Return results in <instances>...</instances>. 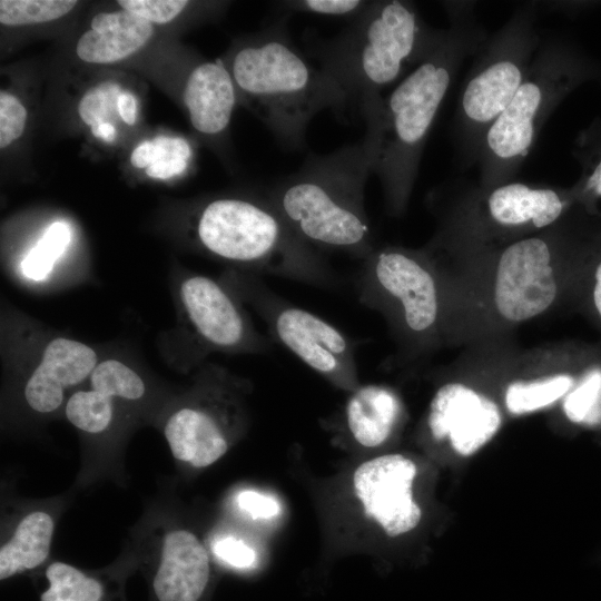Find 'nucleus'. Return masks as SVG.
Returning <instances> with one entry per match:
<instances>
[{"instance_id":"f257e3e1","label":"nucleus","mask_w":601,"mask_h":601,"mask_svg":"<svg viewBox=\"0 0 601 601\" xmlns=\"http://www.w3.org/2000/svg\"><path fill=\"white\" fill-rule=\"evenodd\" d=\"M450 26L442 43L384 95L363 137L380 180L387 214L406 210L424 147L464 60L479 52L486 33L470 2H445Z\"/></svg>"},{"instance_id":"f03ea898","label":"nucleus","mask_w":601,"mask_h":601,"mask_svg":"<svg viewBox=\"0 0 601 601\" xmlns=\"http://www.w3.org/2000/svg\"><path fill=\"white\" fill-rule=\"evenodd\" d=\"M446 29H434L416 6L404 0L371 1L332 38L306 33L307 56L341 88L347 109L366 122L383 92L393 88L444 40Z\"/></svg>"},{"instance_id":"7ed1b4c3","label":"nucleus","mask_w":601,"mask_h":601,"mask_svg":"<svg viewBox=\"0 0 601 601\" xmlns=\"http://www.w3.org/2000/svg\"><path fill=\"white\" fill-rule=\"evenodd\" d=\"M289 16H280L264 31L236 46L227 63L238 96L288 150L305 146L312 119L332 110L346 119L341 88L293 42Z\"/></svg>"},{"instance_id":"20e7f679","label":"nucleus","mask_w":601,"mask_h":601,"mask_svg":"<svg viewBox=\"0 0 601 601\" xmlns=\"http://www.w3.org/2000/svg\"><path fill=\"white\" fill-rule=\"evenodd\" d=\"M372 157L364 139L328 154H309L297 171L264 194L304 243L358 260L376 246L365 208Z\"/></svg>"},{"instance_id":"39448f33","label":"nucleus","mask_w":601,"mask_h":601,"mask_svg":"<svg viewBox=\"0 0 601 601\" xmlns=\"http://www.w3.org/2000/svg\"><path fill=\"white\" fill-rule=\"evenodd\" d=\"M354 276L358 302L380 313L398 343L400 362L436 348L447 329V292L440 258L427 247H375Z\"/></svg>"},{"instance_id":"423d86ee","label":"nucleus","mask_w":601,"mask_h":601,"mask_svg":"<svg viewBox=\"0 0 601 601\" xmlns=\"http://www.w3.org/2000/svg\"><path fill=\"white\" fill-rule=\"evenodd\" d=\"M601 79V65L566 40L541 45L526 78L489 128L477 160L481 188L514 180L555 108L580 86Z\"/></svg>"},{"instance_id":"0eeeda50","label":"nucleus","mask_w":601,"mask_h":601,"mask_svg":"<svg viewBox=\"0 0 601 601\" xmlns=\"http://www.w3.org/2000/svg\"><path fill=\"white\" fill-rule=\"evenodd\" d=\"M536 4L524 3L486 38L461 89L454 135L465 160L476 162L484 137L528 76L541 40Z\"/></svg>"},{"instance_id":"6e6552de","label":"nucleus","mask_w":601,"mask_h":601,"mask_svg":"<svg viewBox=\"0 0 601 601\" xmlns=\"http://www.w3.org/2000/svg\"><path fill=\"white\" fill-rule=\"evenodd\" d=\"M574 205L572 188L511 180L477 187L453 207L435 240L457 247H497L542 231L561 220Z\"/></svg>"},{"instance_id":"1a4fd4ad","label":"nucleus","mask_w":601,"mask_h":601,"mask_svg":"<svg viewBox=\"0 0 601 601\" xmlns=\"http://www.w3.org/2000/svg\"><path fill=\"white\" fill-rule=\"evenodd\" d=\"M568 214L536 234L497 247L471 248L483 250L492 259L491 303L504 323L531 321L556 300L558 265L571 246Z\"/></svg>"},{"instance_id":"9d476101","label":"nucleus","mask_w":601,"mask_h":601,"mask_svg":"<svg viewBox=\"0 0 601 601\" xmlns=\"http://www.w3.org/2000/svg\"><path fill=\"white\" fill-rule=\"evenodd\" d=\"M240 282L244 297L267 324L272 342L283 345L334 385L346 390L358 386V341L318 315L283 298L255 275Z\"/></svg>"},{"instance_id":"9b49d317","label":"nucleus","mask_w":601,"mask_h":601,"mask_svg":"<svg viewBox=\"0 0 601 601\" xmlns=\"http://www.w3.org/2000/svg\"><path fill=\"white\" fill-rule=\"evenodd\" d=\"M503 417L497 403L460 382L449 381L435 391L426 415V427L437 442L446 441L462 456L484 447L500 431Z\"/></svg>"},{"instance_id":"f8f14e48","label":"nucleus","mask_w":601,"mask_h":601,"mask_svg":"<svg viewBox=\"0 0 601 601\" xmlns=\"http://www.w3.org/2000/svg\"><path fill=\"white\" fill-rule=\"evenodd\" d=\"M417 473L414 462L402 454H385L362 463L353 476L354 490L364 512L388 536L415 529L422 510L413 499Z\"/></svg>"},{"instance_id":"ddd939ff","label":"nucleus","mask_w":601,"mask_h":601,"mask_svg":"<svg viewBox=\"0 0 601 601\" xmlns=\"http://www.w3.org/2000/svg\"><path fill=\"white\" fill-rule=\"evenodd\" d=\"M183 304L198 336L223 349L267 352L273 342L249 325L246 315L215 280L196 275L180 287Z\"/></svg>"},{"instance_id":"4468645a","label":"nucleus","mask_w":601,"mask_h":601,"mask_svg":"<svg viewBox=\"0 0 601 601\" xmlns=\"http://www.w3.org/2000/svg\"><path fill=\"white\" fill-rule=\"evenodd\" d=\"M96 362V353L80 342L63 337L51 341L24 387L29 406L40 413L55 411L62 403L63 390L83 381Z\"/></svg>"},{"instance_id":"2eb2a0df","label":"nucleus","mask_w":601,"mask_h":601,"mask_svg":"<svg viewBox=\"0 0 601 601\" xmlns=\"http://www.w3.org/2000/svg\"><path fill=\"white\" fill-rule=\"evenodd\" d=\"M237 99L233 77L220 60L196 65L183 90L191 126L209 139H218L227 131Z\"/></svg>"},{"instance_id":"dca6fc26","label":"nucleus","mask_w":601,"mask_h":601,"mask_svg":"<svg viewBox=\"0 0 601 601\" xmlns=\"http://www.w3.org/2000/svg\"><path fill=\"white\" fill-rule=\"evenodd\" d=\"M209 575L208 553L194 533L176 530L165 536L154 579L158 601H199Z\"/></svg>"},{"instance_id":"f3484780","label":"nucleus","mask_w":601,"mask_h":601,"mask_svg":"<svg viewBox=\"0 0 601 601\" xmlns=\"http://www.w3.org/2000/svg\"><path fill=\"white\" fill-rule=\"evenodd\" d=\"M152 35V24L130 12H100L79 38L76 53L88 63H114L137 52Z\"/></svg>"},{"instance_id":"a211bd4d","label":"nucleus","mask_w":601,"mask_h":601,"mask_svg":"<svg viewBox=\"0 0 601 601\" xmlns=\"http://www.w3.org/2000/svg\"><path fill=\"white\" fill-rule=\"evenodd\" d=\"M403 405L397 393L385 385H358L344 407V423L353 440L364 447L384 444L397 428Z\"/></svg>"},{"instance_id":"6ab92c4d","label":"nucleus","mask_w":601,"mask_h":601,"mask_svg":"<svg viewBox=\"0 0 601 601\" xmlns=\"http://www.w3.org/2000/svg\"><path fill=\"white\" fill-rule=\"evenodd\" d=\"M165 436L175 459L194 467H206L219 460L228 442L218 421L208 412L183 407L167 421Z\"/></svg>"},{"instance_id":"aec40b11","label":"nucleus","mask_w":601,"mask_h":601,"mask_svg":"<svg viewBox=\"0 0 601 601\" xmlns=\"http://www.w3.org/2000/svg\"><path fill=\"white\" fill-rule=\"evenodd\" d=\"M53 529V520L46 512L26 515L12 538L0 549V579L42 564L49 555Z\"/></svg>"},{"instance_id":"412c9836","label":"nucleus","mask_w":601,"mask_h":601,"mask_svg":"<svg viewBox=\"0 0 601 601\" xmlns=\"http://www.w3.org/2000/svg\"><path fill=\"white\" fill-rule=\"evenodd\" d=\"M574 384V376L564 371L518 378L506 385L504 405L512 415H528L563 400Z\"/></svg>"},{"instance_id":"4be33fe9","label":"nucleus","mask_w":601,"mask_h":601,"mask_svg":"<svg viewBox=\"0 0 601 601\" xmlns=\"http://www.w3.org/2000/svg\"><path fill=\"white\" fill-rule=\"evenodd\" d=\"M575 158L581 176L571 187L578 205L593 210L601 199V119H595L575 140Z\"/></svg>"},{"instance_id":"5701e85b","label":"nucleus","mask_w":601,"mask_h":601,"mask_svg":"<svg viewBox=\"0 0 601 601\" xmlns=\"http://www.w3.org/2000/svg\"><path fill=\"white\" fill-rule=\"evenodd\" d=\"M49 588L41 594V601H100L102 585L79 569L53 562L46 570Z\"/></svg>"},{"instance_id":"b1692460","label":"nucleus","mask_w":601,"mask_h":601,"mask_svg":"<svg viewBox=\"0 0 601 601\" xmlns=\"http://www.w3.org/2000/svg\"><path fill=\"white\" fill-rule=\"evenodd\" d=\"M70 238V228L65 221L51 224L23 258L21 263L23 275L32 280L45 279L55 262L65 253Z\"/></svg>"},{"instance_id":"393cba45","label":"nucleus","mask_w":601,"mask_h":601,"mask_svg":"<svg viewBox=\"0 0 601 601\" xmlns=\"http://www.w3.org/2000/svg\"><path fill=\"white\" fill-rule=\"evenodd\" d=\"M77 3L75 0H1L0 22L10 27L45 23L67 16Z\"/></svg>"},{"instance_id":"a878e982","label":"nucleus","mask_w":601,"mask_h":601,"mask_svg":"<svg viewBox=\"0 0 601 601\" xmlns=\"http://www.w3.org/2000/svg\"><path fill=\"white\" fill-rule=\"evenodd\" d=\"M565 417L575 424H593L601 420V368L583 374L562 402Z\"/></svg>"},{"instance_id":"bb28decb","label":"nucleus","mask_w":601,"mask_h":601,"mask_svg":"<svg viewBox=\"0 0 601 601\" xmlns=\"http://www.w3.org/2000/svg\"><path fill=\"white\" fill-rule=\"evenodd\" d=\"M66 415L85 432H102L112 418V398L96 390L79 391L69 398Z\"/></svg>"},{"instance_id":"cd10ccee","label":"nucleus","mask_w":601,"mask_h":601,"mask_svg":"<svg viewBox=\"0 0 601 601\" xmlns=\"http://www.w3.org/2000/svg\"><path fill=\"white\" fill-rule=\"evenodd\" d=\"M92 390L109 397L138 400L145 394L142 380L131 368L116 359L100 363L91 373Z\"/></svg>"},{"instance_id":"c85d7f7f","label":"nucleus","mask_w":601,"mask_h":601,"mask_svg":"<svg viewBox=\"0 0 601 601\" xmlns=\"http://www.w3.org/2000/svg\"><path fill=\"white\" fill-rule=\"evenodd\" d=\"M193 149L181 137L158 136L139 144L130 155V162L136 168H147L154 164L183 158L190 160Z\"/></svg>"},{"instance_id":"c756f323","label":"nucleus","mask_w":601,"mask_h":601,"mask_svg":"<svg viewBox=\"0 0 601 601\" xmlns=\"http://www.w3.org/2000/svg\"><path fill=\"white\" fill-rule=\"evenodd\" d=\"M121 87L115 81H104L89 89L78 104L80 119L91 129L102 122H110L107 118L117 110V98Z\"/></svg>"},{"instance_id":"7c9ffc66","label":"nucleus","mask_w":601,"mask_h":601,"mask_svg":"<svg viewBox=\"0 0 601 601\" xmlns=\"http://www.w3.org/2000/svg\"><path fill=\"white\" fill-rule=\"evenodd\" d=\"M370 3L366 0H292L278 2V7L286 16L309 13L351 21L362 14Z\"/></svg>"},{"instance_id":"2f4dec72","label":"nucleus","mask_w":601,"mask_h":601,"mask_svg":"<svg viewBox=\"0 0 601 601\" xmlns=\"http://www.w3.org/2000/svg\"><path fill=\"white\" fill-rule=\"evenodd\" d=\"M121 10L151 23L164 24L176 19L188 6L185 0H120Z\"/></svg>"},{"instance_id":"473e14b6","label":"nucleus","mask_w":601,"mask_h":601,"mask_svg":"<svg viewBox=\"0 0 601 601\" xmlns=\"http://www.w3.org/2000/svg\"><path fill=\"white\" fill-rule=\"evenodd\" d=\"M27 109L20 99L1 90L0 92V147L10 146L24 131Z\"/></svg>"},{"instance_id":"72a5a7b5","label":"nucleus","mask_w":601,"mask_h":601,"mask_svg":"<svg viewBox=\"0 0 601 601\" xmlns=\"http://www.w3.org/2000/svg\"><path fill=\"white\" fill-rule=\"evenodd\" d=\"M213 550L219 559L234 568H252L256 561L255 551L245 542L233 536L217 541Z\"/></svg>"},{"instance_id":"f704fd0d","label":"nucleus","mask_w":601,"mask_h":601,"mask_svg":"<svg viewBox=\"0 0 601 601\" xmlns=\"http://www.w3.org/2000/svg\"><path fill=\"white\" fill-rule=\"evenodd\" d=\"M237 504L254 519H270L280 512V505L275 497L250 490L242 491L237 495Z\"/></svg>"},{"instance_id":"c9c22d12","label":"nucleus","mask_w":601,"mask_h":601,"mask_svg":"<svg viewBox=\"0 0 601 601\" xmlns=\"http://www.w3.org/2000/svg\"><path fill=\"white\" fill-rule=\"evenodd\" d=\"M189 160L175 158L160 161L146 168V175L156 179H168L181 175L188 168Z\"/></svg>"},{"instance_id":"e433bc0d","label":"nucleus","mask_w":601,"mask_h":601,"mask_svg":"<svg viewBox=\"0 0 601 601\" xmlns=\"http://www.w3.org/2000/svg\"><path fill=\"white\" fill-rule=\"evenodd\" d=\"M117 111L119 117L129 126L137 120V99L129 92L122 90L117 98Z\"/></svg>"},{"instance_id":"4c0bfd02","label":"nucleus","mask_w":601,"mask_h":601,"mask_svg":"<svg viewBox=\"0 0 601 601\" xmlns=\"http://www.w3.org/2000/svg\"><path fill=\"white\" fill-rule=\"evenodd\" d=\"M594 245L598 248L599 257L594 268L592 298L593 305L601 317V233L595 239Z\"/></svg>"},{"instance_id":"58836bf2","label":"nucleus","mask_w":601,"mask_h":601,"mask_svg":"<svg viewBox=\"0 0 601 601\" xmlns=\"http://www.w3.org/2000/svg\"><path fill=\"white\" fill-rule=\"evenodd\" d=\"M91 134L96 138H100L107 142H111L116 136V129L111 122H102L91 129Z\"/></svg>"}]
</instances>
